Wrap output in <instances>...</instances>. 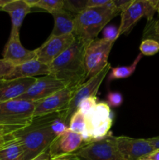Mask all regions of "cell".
<instances>
[{
    "mask_svg": "<svg viewBox=\"0 0 159 160\" xmlns=\"http://www.w3.org/2000/svg\"><path fill=\"white\" fill-rule=\"evenodd\" d=\"M69 129L65 111L34 117L27 126L14 132L24 151V160H31L48 149L51 142Z\"/></svg>",
    "mask_w": 159,
    "mask_h": 160,
    "instance_id": "1",
    "label": "cell"
},
{
    "mask_svg": "<svg viewBox=\"0 0 159 160\" xmlns=\"http://www.w3.org/2000/svg\"><path fill=\"white\" fill-rule=\"evenodd\" d=\"M87 45L77 38L63 53L48 65L49 74L74 92L86 81L84 52Z\"/></svg>",
    "mask_w": 159,
    "mask_h": 160,
    "instance_id": "2",
    "label": "cell"
},
{
    "mask_svg": "<svg viewBox=\"0 0 159 160\" xmlns=\"http://www.w3.org/2000/svg\"><path fill=\"white\" fill-rule=\"evenodd\" d=\"M121 12L116 9L112 0L105 6L88 8L75 16V38L88 45L95 40L106 25Z\"/></svg>",
    "mask_w": 159,
    "mask_h": 160,
    "instance_id": "3",
    "label": "cell"
},
{
    "mask_svg": "<svg viewBox=\"0 0 159 160\" xmlns=\"http://www.w3.org/2000/svg\"><path fill=\"white\" fill-rule=\"evenodd\" d=\"M37 102L12 99L0 102V124L23 128L31 123Z\"/></svg>",
    "mask_w": 159,
    "mask_h": 160,
    "instance_id": "4",
    "label": "cell"
},
{
    "mask_svg": "<svg viewBox=\"0 0 159 160\" xmlns=\"http://www.w3.org/2000/svg\"><path fill=\"white\" fill-rule=\"evenodd\" d=\"M84 117L89 143L103 139L110 133L112 114L106 102H98L96 106Z\"/></svg>",
    "mask_w": 159,
    "mask_h": 160,
    "instance_id": "5",
    "label": "cell"
},
{
    "mask_svg": "<svg viewBox=\"0 0 159 160\" xmlns=\"http://www.w3.org/2000/svg\"><path fill=\"white\" fill-rule=\"evenodd\" d=\"M114 42L102 38L95 39L86 46L84 52V66L86 81L99 73L108 64L109 54Z\"/></svg>",
    "mask_w": 159,
    "mask_h": 160,
    "instance_id": "6",
    "label": "cell"
},
{
    "mask_svg": "<svg viewBox=\"0 0 159 160\" xmlns=\"http://www.w3.org/2000/svg\"><path fill=\"white\" fill-rule=\"evenodd\" d=\"M73 154L84 160H124L118 149L116 137L111 132L103 139L87 144Z\"/></svg>",
    "mask_w": 159,
    "mask_h": 160,
    "instance_id": "7",
    "label": "cell"
},
{
    "mask_svg": "<svg viewBox=\"0 0 159 160\" xmlns=\"http://www.w3.org/2000/svg\"><path fill=\"white\" fill-rule=\"evenodd\" d=\"M157 0H133L130 6L120 13L119 35L129 34L142 17H146L148 22L152 21L154 13L157 12Z\"/></svg>",
    "mask_w": 159,
    "mask_h": 160,
    "instance_id": "8",
    "label": "cell"
},
{
    "mask_svg": "<svg viewBox=\"0 0 159 160\" xmlns=\"http://www.w3.org/2000/svg\"><path fill=\"white\" fill-rule=\"evenodd\" d=\"M111 69V64L108 63L99 73L83 83L73 92L71 101L66 109V118L68 123L73 114L77 111L81 102L89 97L96 96L101 83Z\"/></svg>",
    "mask_w": 159,
    "mask_h": 160,
    "instance_id": "9",
    "label": "cell"
},
{
    "mask_svg": "<svg viewBox=\"0 0 159 160\" xmlns=\"http://www.w3.org/2000/svg\"><path fill=\"white\" fill-rule=\"evenodd\" d=\"M73 34L57 37H48L46 42L34 50L36 59L42 63L49 65L59 57L75 41Z\"/></svg>",
    "mask_w": 159,
    "mask_h": 160,
    "instance_id": "10",
    "label": "cell"
},
{
    "mask_svg": "<svg viewBox=\"0 0 159 160\" xmlns=\"http://www.w3.org/2000/svg\"><path fill=\"white\" fill-rule=\"evenodd\" d=\"M65 88V84L52 75H45L36 78L35 81L23 95L16 99L30 102H39L46 98L58 91Z\"/></svg>",
    "mask_w": 159,
    "mask_h": 160,
    "instance_id": "11",
    "label": "cell"
},
{
    "mask_svg": "<svg viewBox=\"0 0 159 160\" xmlns=\"http://www.w3.org/2000/svg\"><path fill=\"white\" fill-rule=\"evenodd\" d=\"M116 143L118 151L124 160H137L146 157L155 150L147 138L119 136L116 137Z\"/></svg>",
    "mask_w": 159,
    "mask_h": 160,
    "instance_id": "12",
    "label": "cell"
},
{
    "mask_svg": "<svg viewBox=\"0 0 159 160\" xmlns=\"http://www.w3.org/2000/svg\"><path fill=\"white\" fill-rule=\"evenodd\" d=\"M73 91L64 88L41 101L37 102L34 112V117L66 110L71 101Z\"/></svg>",
    "mask_w": 159,
    "mask_h": 160,
    "instance_id": "13",
    "label": "cell"
},
{
    "mask_svg": "<svg viewBox=\"0 0 159 160\" xmlns=\"http://www.w3.org/2000/svg\"><path fill=\"white\" fill-rule=\"evenodd\" d=\"M3 59L13 67L36 59L34 50H28L22 45L20 31L11 30L10 36L3 51Z\"/></svg>",
    "mask_w": 159,
    "mask_h": 160,
    "instance_id": "14",
    "label": "cell"
},
{
    "mask_svg": "<svg viewBox=\"0 0 159 160\" xmlns=\"http://www.w3.org/2000/svg\"><path fill=\"white\" fill-rule=\"evenodd\" d=\"M85 145L87 143L82 136L68 129L51 142L48 152L51 159L63 155L73 154Z\"/></svg>",
    "mask_w": 159,
    "mask_h": 160,
    "instance_id": "15",
    "label": "cell"
},
{
    "mask_svg": "<svg viewBox=\"0 0 159 160\" xmlns=\"http://www.w3.org/2000/svg\"><path fill=\"white\" fill-rule=\"evenodd\" d=\"M36 78L14 80L0 79V102L16 99L28 90Z\"/></svg>",
    "mask_w": 159,
    "mask_h": 160,
    "instance_id": "16",
    "label": "cell"
},
{
    "mask_svg": "<svg viewBox=\"0 0 159 160\" xmlns=\"http://www.w3.org/2000/svg\"><path fill=\"white\" fill-rule=\"evenodd\" d=\"M49 74L48 65L39 62L37 59L28 61L20 65L15 66L9 75L2 78L3 80H14L20 78H36L38 75Z\"/></svg>",
    "mask_w": 159,
    "mask_h": 160,
    "instance_id": "17",
    "label": "cell"
},
{
    "mask_svg": "<svg viewBox=\"0 0 159 160\" xmlns=\"http://www.w3.org/2000/svg\"><path fill=\"white\" fill-rule=\"evenodd\" d=\"M51 15L54 18V28L50 37L63 36L73 34L75 28V16L65 9L55 11Z\"/></svg>",
    "mask_w": 159,
    "mask_h": 160,
    "instance_id": "18",
    "label": "cell"
},
{
    "mask_svg": "<svg viewBox=\"0 0 159 160\" xmlns=\"http://www.w3.org/2000/svg\"><path fill=\"white\" fill-rule=\"evenodd\" d=\"M31 6L26 3V0H10L0 10L7 12L12 21L11 30L20 31V28L23 20L29 12H31Z\"/></svg>",
    "mask_w": 159,
    "mask_h": 160,
    "instance_id": "19",
    "label": "cell"
},
{
    "mask_svg": "<svg viewBox=\"0 0 159 160\" xmlns=\"http://www.w3.org/2000/svg\"><path fill=\"white\" fill-rule=\"evenodd\" d=\"M69 130L81 135L84 142L87 144L89 143L85 117L80 110L76 111L70 118L69 122Z\"/></svg>",
    "mask_w": 159,
    "mask_h": 160,
    "instance_id": "20",
    "label": "cell"
},
{
    "mask_svg": "<svg viewBox=\"0 0 159 160\" xmlns=\"http://www.w3.org/2000/svg\"><path fill=\"white\" fill-rule=\"evenodd\" d=\"M142 56H143L142 53H140L137 56L135 60L132 62V63L129 66H121V67H112L111 73L108 77V81L110 82V81L115 79H123V78H126L130 77L136 70V68H137L139 62L142 59Z\"/></svg>",
    "mask_w": 159,
    "mask_h": 160,
    "instance_id": "21",
    "label": "cell"
},
{
    "mask_svg": "<svg viewBox=\"0 0 159 160\" xmlns=\"http://www.w3.org/2000/svg\"><path fill=\"white\" fill-rule=\"evenodd\" d=\"M2 160H24V151L18 141L12 142L0 148Z\"/></svg>",
    "mask_w": 159,
    "mask_h": 160,
    "instance_id": "22",
    "label": "cell"
},
{
    "mask_svg": "<svg viewBox=\"0 0 159 160\" xmlns=\"http://www.w3.org/2000/svg\"><path fill=\"white\" fill-rule=\"evenodd\" d=\"M63 0H36L34 7H38L50 13L64 9Z\"/></svg>",
    "mask_w": 159,
    "mask_h": 160,
    "instance_id": "23",
    "label": "cell"
},
{
    "mask_svg": "<svg viewBox=\"0 0 159 160\" xmlns=\"http://www.w3.org/2000/svg\"><path fill=\"white\" fill-rule=\"evenodd\" d=\"M140 50L142 55L153 56L159 52V43L154 39L146 38L140 44Z\"/></svg>",
    "mask_w": 159,
    "mask_h": 160,
    "instance_id": "24",
    "label": "cell"
},
{
    "mask_svg": "<svg viewBox=\"0 0 159 160\" xmlns=\"http://www.w3.org/2000/svg\"><path fill=\"white\" fill-rule=\"evenodd\" d=\"M97 104H98L97 96L89 97V98H86L84 101L81 102L77 110H80L84 115H86L90 111H91L96 106Z\"/></svg>",
    "mask_w": 159,
    "mask_h": 160,
    "instance_id": "25",
    "label": "cell"
},
{
    "mask_svg": "<svg viewBox=\"0 0 159 160\" xmlns=\"http://www.w3.org/2000/svg\"><path fill=\"white\" fill-rule=\"evenodd\" d=\"M107 104L109 107H118L123 104V97L118 92H108L106 96Z\"/></svg>",
    "mask_w": 159,
    "mask_h": 160,
    "instance_id": "26",
    "label": "cell"
},
{
    "mask_svg": "<svg viewBox=\"0 0 159 160\" xmlns=\"http://www.w3.org/2000/svg\"><path fill=\"white\" fill-rule=\"evenodd\" d=\"M119 37L118 28L115 26H108L103 29V38L108 42L115 43L117 38Z\"/></svg>",
    "mask_w": 159,
    "mask_h": 160,
    "instance_id": "27",
    "label": "cell"
},
{
    "mask_svg": "<svg viewBox=\"0 0 159 160\" xmlns=\"http://www.w3.org/2000/svg\"><path fill=\"white\" fill-rule=\"evenodd\" d=\"M13 66L4 59H0V79H2L5 77L9 75L12 71Z\"/></svg>",
    "mask_w": 159,
    "mask_h": 160,
    "instance_id": "28",
    "label": "cell"
},
{
    "mask_svg": "<svg viewBox=\"0 0 159 160\" xmlns=\"http://www.w3.org/2000/svg\"><path fill=\"white\" fill-rule=\"evenodd\" d=\"M14 132L9 133V134H0V148L17 140V138L14 135Z\"/></svg>",
    "mask_w": 159,
    "mask_h": 160,
    "instance_id": "29",
    "label": "cell"
},
{
    "mask_svg": "<svg viewBox=\"0 0 159 160\" xmlns=\"http://www.w3.org/2000/svg\"><path fill=\"white\" fill-rule=\"evenodd\" d=\"M109 0H87L85 1V9L88 8L100 7L105 6Z\"/></svg>",
    "mask_w": 159,
    "mask_h": 160,
    "instance_id": "30",
    "label": "cell"
},
{
    "mask_svg": "<svg viewBox=\"0 0 159 160\" xmlns=\"http://www.w3.org/2000/svg\"><path fill=\"white\" fill-rule=\"evenodd\" d=\"M112 1H113V3L115 6V7H116V9H118L120 12H122L123 10H125L128 6H130L131 3L132 2L133 0H129V1H126V0H124V1H123V0L114 1V0H112Z\"/></svg>",
    "mask_w": 159,
    "mask_h": 160,
    "instance_id": "31",
    "label": "cell"
},
{
    "mask_svg": "<svg viewBox=\"0 0 159 160\" xmlns=\"http://www.w3.org/2000/svg\"><path fill=\"white\" fill-rule=\"evenodd\" d=\"M20 128L18 127H10V126H5V125L0 124V134H9V133H12L14 131H17Z\"/></svg>",
    "mask_w": 159,
    "mask_h": 160,
    "instance_id": "32",
    "label": "cell"
},
{
    "mask_svg": "<svg viewBox=\"0 0 159 160\" xmlns=\"http://www.w3.org/2000/svg\"><path fill=\"white\" fill-rule=\"evenodd\" d=\"M50 160H80V159L75 154H68L51 158Z\"/></svg>",
    "mask_w": 159,
    "mask_h": 160,
    "instance_id": "33",
    "label": "cell"
},
{
    "mask_svg": "<svg viewBox=\"0 0 159 160\" xmlns=\"http://www.w3.org/2000/svg\"><path fill=\"white\" fill-rule=\"evenodd\" d=\"M152 23L149 25V28H148V30H150L151 31H152L153 33H154L155 34H157L159 35V20H157V21H151Z\"/></svg>",
    "mask_w": 159,
    "mask_h": 160,
    "instance_id": "34",
    "label": "cell"
},
{
    "mask_svg": "<svg viewBox=\"0 0 159 160\" xmlns=\"http://www.w3.org/2000/svg\"><path fill=\"white\" fill-rule=\"evenodd\" d=\"M51 159V156L49 155V152H48V149L45 151L44 152L41 153L40 155L37 156V157L34 158L31 160H50Z\"/></svg>",
    "mask_w": 159,
    "mask_h": 160,
    "instance_id": "35",
    "label": "cell"
},
{
    "mask_svg": "<svg viewBox=\"0 0 159 160\" xmlns=\"http://www.w3.org/2000/svg\"><path fill=\"white\" fill-rule=\"evenodd\" d=\"M147 139L151 143V145L154 147V149H159V136L154 138H149Z\"/></svg>",
    "mask_w": 159,
    "mask_h": 160,
    "instance_id": "36",
    "label": "cell"
},
{
    "mask_svg": "<svg viewBox=\"0 0 159 160\" xmlns=\"http://www.w3.org/2000/svg\"><path fill=\"white\" fill-rule=\"evenodd\" d=\"M146 158L151 160H159V149H155L151 154L146 156Z\"/></svg>",
    "mask_w": 159,
    "mask_h": 160,
    "instance_id": "37",
    "label": "cell"
},
{
    "mask_svg": "<svg viewBox=\"0 0 159 160\" xmlns=\"http://www.w3.org/2000/svg\"><path fill=\"white\" fill-rule=\"evenodd\" d=\"M145 34H147L148 38H151V39H154V40L157 41L159 43V35L155 34L152 31H150V30H145Z\"/></svg>",
    "mask_w": 159,
    "mask_h": 160,
    "instance_id": "38",
    "label": "cell"
},
{
    "mask_svg": "<svg viewBox=\"0 0 159 160\" xmlns=\"http://www.w3.org/2000/svg\"><path fill=\"white\" fill-rule=\"evenodd\" d=\"M157 12L159 14V0H157Z\"/></svg>",
    "mask_w": 159,
    "mask_h": 160,
    "instance_id": "39",
    "label": "cell"
},
{
    "mask_svg": "<svg viewBox=\"0 0 159 160\" xmlns=\"http://www.w3.org/2000/svg\"><path fill=\"white\" fill-rule=\"evenodd\" d=\"M137 160H151V159H147V158H146V157H143V158H140V159H139Z\"/></svg>",
    "mask_w": 159,
    "mask_h": 160,
    "instance_id": "40",
    "label": "cell"
},
{
    "mask_svg": "<svg viewBox=\"0 0 159 160\" xmlns=\"http://www.w3.org/2000/svg\"><path fill=\"white\" fill-rule=\"evenodd\" d=\"M0 160H2V159H0Z\"/></svg>",
    "mask_w": 159,
    "mask_h": 160,
    "instance_id": "41",
    "label": "cell"
}]
</instances>
